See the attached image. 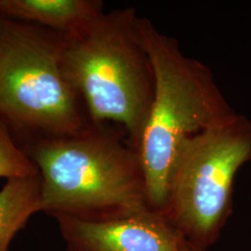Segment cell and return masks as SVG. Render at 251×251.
Instances as JSON below:
<instances>
[{
  "label": "cell",
  "instance_id": "cell-1",
  "mask_svg": "<svg viewBox=\"0 0 251 251\" xmlns=\"http://www.w3.org/2000/svg\"><path fill=\"white\" fill-rule=\"evenodd\" d=\"M41 178V211L105 221L151 208L138 153L118 126L25 144ZM152 209V208H151Z\"/></svg>",
  "mask_w": 251,
  "mask_h": 251
},
{
  "label": "cell",
  "instance_id": "cell-2",
  "mask_svg": "<svg viewBox=\"0 0 251 251\" xmlns=\"http://www.w3.org/2000/svg\"><path fill=\"white\" fill-rule=\"evenodd\" d=\"M140 40L152 64V104L136 152L152 210L163 213L173 168L182 144L236 112L227 102L210 69L183 53L179 41L138 17Z\"/></svg>",
  "mask_w": 251,
  "mask_h": 251
},
{
  "label": "cell",
  "instance_id": "cell-3",
  "mask_svg": "<svg viewBox=\"0 0 251 251\" xmlns=\"http://www.w3.org/2000/svg\"><path fill=\"white\" fill-rule=\"evenodd\" d=\"M133 8L103 11L62 34L63 70L80 95L91 123L113 124L138 147L152 104V64L142 44Z\"/></svg>",
  "mask_w": 251,
  "mask_h": 251
},
{
  "label": "cell",
  "instance_id": "cell-4",
  "mask_svg": "<svg viewBox=\"0 0 251 251\" xmlns=\"http://www.w3.org/2000/svg\"><path fill=\"white\" fill-rule=\"evenodd\" d=\"M0 118L25 143L92 124L63 70L61 33L0 15Z\"/></svg>",
  "mask_w": 251,
  "mask_h": 251
},
{
  "label": "cell",
  "instance_id": "cell-5",
  "mask_svg": "<svg viewBox=\"0 0 251 251\" xmlns=\"http://www.w3.org/2000/svg\"><path fill=\"white\" fill-rule=\"evenodd\" d=\"M250 161L251 121L237 113L181 145L162 214L195 251L218 239L233 209L235 175Z\"/></svg>",
  "mask_w": 251,
  "mask_h": 251
},
{
  "label": "cell",
  "instance_id": "cell-6",
  "mask_svg": "<svg viewBox=\"0 0 251 251\" xmlns=\"http://www.w3.org/2000/svg\"><path fill=\"white\" fill-rule=\"evenodd\" d=\"M67 251H183L187 243L151 208L105 221L55 217Z\"/></svg>",
  "mask_w": 251,
  "mask_h": 251
},
{
  "label": "cell",
  "instance_id": "cell-7",
  "mask_svg": "<svg viewBox=\"0 0 251 251\" xmlns=\"http://www.w3.org/2000/svg\"><path fill=\"white\" fill-rule=\"evenodd\" d=\"M103 7L100 0H0V15L66 34L97 17Z\"/></svg>",
  "mask_w": 251,
  "mask_h": 251
},
{
  "label": "cell",
  "instance_id": "cell-8",
  "mask_svg": "<svg viewBox=\"0 0 251 251\" xmlns=\"http://www.w3.org/2000/svg\"><path fill=\"white\" fill-rule=\"evenodd\" d=\"M40 175L9 179L0 191V251H9L11 240L29 219L41 211Z\"/></svg>",
  "mask_w": 251,
  "mask_h": 251
},
{
  "label": "cell",
  "instance_id": "cell-9",
  "mask_svg": "<svg viewBox=\"0 0 251 251\" xmlns=\"http://www.w3.org/2000/svg\"><path fill=\"white\" fill-rule=\"evenodd\" d=\"M38 174L35 163L15 144L9 126L0 118V178L9 180Z\"/></svg>",
  "mask_w": 251,
  "mask_h": 251
},
{
  "label": "cell",
  "instance_id": "cell-10",
  "mask_svg": "<svg viewBox=\"0 0 251 251\" xmlns=\"http://www.w3.org/2000/svg\"><path fill=\"white\" fill-rule=\"evenodd\" d=\"M183 251H195L194 249H192L190 246H188V245H186L185 246V248H184V250H183Z\"/></svg>",
  "mask_w": 251,
  "mask_h": 251
}]
</instances>
